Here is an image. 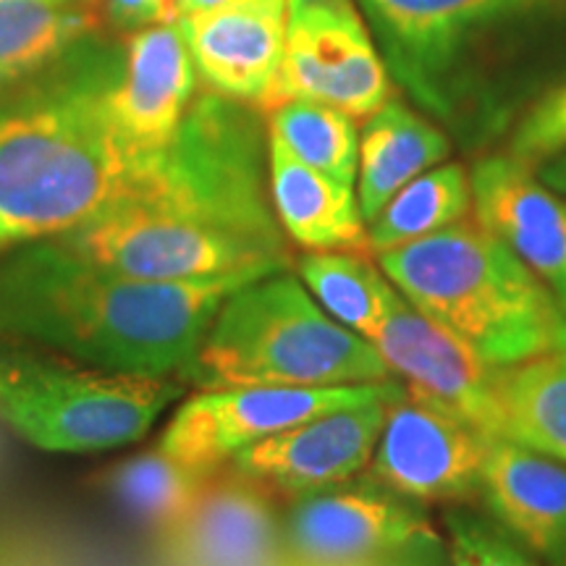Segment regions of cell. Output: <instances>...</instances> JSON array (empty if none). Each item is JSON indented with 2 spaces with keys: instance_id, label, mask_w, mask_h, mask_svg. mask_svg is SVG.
<instances>
[{
  "instance_id": "obj_1",
  "label": "cell",
  "mask_w": 566,
  "mask_h": 566,
  "mask_svg": "<svg viewBox=\"0 0 566 566\" xmlns=\"http://www.w3.org/2000/svg\"><path fill=\"white\" fill-rule=\"evenodd\" d=\"M90 263L145 281L292 268L265 179L263 132L242 101L208 92L116 202L55 237Z\"/></svg>"
},
{
  "instance_id": "obj_2",
  "label": "cell",
  "mask_w": 566,
  "mask_h": 566,
  "mask_svg": "<svg viewBox=\"0 0 566 566\" xmlns=\"http://www.w3.org/2000/svg\"><path fill=\"white\" fill-rule=\"evenodd\" d=\"M263 275L145 281L45 239L0 254V342L111 373L184 380L221 304Z\"/></svg>"
},
{
  "instance_id": "obj_3",
  "label": "cell",
  "mask_w": 566,
  "mask_h": 566,
  "mask_svg": "<svg viewBox=\"0 0 566 566\" xmlns=\"http://www.w3.org/2000/svg\"><path fill=\"white\" fill-rule=\"evenodd\" d=\"M111 87L69 84L0 111V254L87 223L158 158L126 142Z\"/></svg>"
},
{
  "instance_id": "obj_4",
  "label": "cell",
  "mask_w": 566,
  "mask_h": 566,
  "mask_svg": "<svg viewBox=\"0 0 566 566\" xmlns=\"http://www.w3.org/2000/svg\"><path fill=\"white\" fill-rule=\"evenodd\" d=\"M386 279L488 365L514 367L566 349V313L504 242L478 221L378 254Z\"/></svg>"
},
{
  "instance_id": "obj_5",
  "label": "cell",
  "mask_w": 566,
  "mask_h": 566,
  "mask_svg": "<svg viewBox=\"0 0 566 566\" xmlns=\"http://www.w3.org/2000/svg\"><path fill=\"white\" fill-rule=\"evenodd\" d=\"M396 380L378 349L334 321L302 279L268 273L221 304L184 384L334 388Z\"/></svg>"
},
{
  "instance_id": "obj_6",
  "label": "cell",
  "mask_w": 566,
  "mask_h": 566,
  "mask_svg": "<svg viewBox=\"0 0 566 566\" xmlns=\"http://www.w3.org/2000/svg\"><path fill=\"white\" fill-rule=\"evenodd\" d=\"M184 386L0 342V417L48 454H103L137 443Z\"/></svg>"
},
{
  "instance_id": "obj_7",
  "label": "cell",
  "mask_w": 566,
  "mask_h": 566,
  "mask_svg": "<svg viewBox=\"0 0 566 566\" xmlns=\"http://www.w3.org/2000/svg\"><path fill=\"white\" fill-rule=\"evenodd\" d=\"M289 101L334 105L370 118L391 101V80L354 0H286V45L260 108Z\"/></svg>"
},
{
  "instance_id": "obj_8",
  "label": "cell",
  "mask_w": 566,
  "mask_h": 566,
  "mask_svg": "<svg viewBox=\"0 0 566 566\" xmlns=\"http://www.w3.org/2000/svg\"><path fill=\"white\" fill-rule=\"evenodd\" d=\"M399 388L396 380L334 388H202L168 420L158 449L197 470H218L239 451L325 412L363 405Z\"/></svg>"
},
{
  "instance_id": "obj_9",
  "label": "cell",
  "mask_w": 566,
  "mask_h": 566,
  "mask_svg": "<svg viewBox=\"0 0 566 566\" xmlns=\"http://www.w3.org/2000/svg\"><path fill=\"white\" fill-rule=\"evenodd\" d=\"M283 566H380L433 541L407 499L378 488L296 495L283 520Z\"/></svg>"
},
{
  "instance_id": "obj_10",
  "label": "cell",
  "mask_w": 566,
  "mask_h": 566,
  "mask_svg": "<svg viewBox=\"0 0 566 566\" xmlns=\"http://www.w3.org/2000/svg\"><path fill=\"white\" fill-rule=\"evenodd\" d=\"M373 346L409 396L504 441L499 396L504 367L488 365L472 346L417 310L399 289Z\"/></svg>"
},
{
  "instance_id": "obj_11",
  "label": "cell",
  "mask_w": 566,
  "mask_h": 566,
  "mask_svg": "<svg viewBox=\"0 0 566 566\" xmlns=\"http://www.w3.org/2000/svg\"><path fill=\"white\" fill-rule=\"evenodd\" d=\"M491 436L454 415L405 396L388 407L373 475L407 501H462L483 485Z\"/></svg>"
},
{
  "instance_id": "obj_12",
  "label": "cell",
  "mask_w": 566,
  "mask_h": 566,
  "mask_svg": "<svg viewBox=\"0 0 566 566\" xmlns=\"http://www.w3.org/2000/svg\"><path fill=\"white\" fill-rule=\"evenodd\" d=\"M399 396H405V386L363 405L313 417L239 451L226 464L271 488L273 493L294 499L321 488L342 485L370 464L388 407Z\"/></svg>"
},
{
  "instance_id": "obj_13",
  "label": "cell",
  "mask_w": 566,
  "mask_h": 566,
  "mask_svg": "<svg viewBox=\"0 0 566 566\" xmlns=\"http://www.w3.org/2000/svg\"><path fill=\"white\" fill-rule=\"evenodd\" d=\"M273 491L231 464L205 480L200 495L163 533L176 566H283V520Z\"/></svg>"
},
{
  "instance_id": "obj_14",
  "label": "cell",
  "mask_w": 566,
  "mask_h": 566,
  "mask_svg": "<svg viewBox=\"0 0 566 566\" xmlns=\"http://www.w3.org/2000/svg\"><path fill=\"white\" fill-rule=\"evenodd\" d=\"M470 184L475 221L535 273L566 313V197L512 155L480 160Z\"/></svg>"
},
{
  "instance_id": "obj_15",
  "label": "cell",
  "mask_w": 566,
  "mask_h": 566,
  "mask_svg": "<svg viewBox=\"0 0 566 566\" xmlns=\"http://www.w3.org/2000/svg\"><path fill=\"white\" fill-rule=\"evenodd\" d=\"M197 74L218 95L263 103L286 45V0H250L176 19Z\"/></svg>"
},
{
  "instance_id": "obj_16",
  "label": "cell",
  "mask_w": 566,
  "mask_h": 566,
  "mask_svg": "<svg viewBox=\"0 0 566 566\" xmlns=\"http://www.w3.org/2000/svg\"><path fill=\"white\" fill-rule=\"evenodd\" d=\"M195 74L192 53L176 21L134 34L122 82L108 95L113 122L134 150L153 158L171 145L192 105Z\"/></svg>"
},
{
  "instance_id": "obj_17",
  "label": "cell",
  "mask_w": 566,
  "mask_h": 566,
  "mask_svg": "<svg viewBox=\"0 0 566 566\" xmlns=\"http://www.w3.org/2000/svg\"><path fill=\"white\" fill-rule=\"evenodd\" d=\"M509 537L543 566H566V464L493 438L480 485Z\"/></svg>"
},
{
  "instance_id": "obj_18",
  "label": "cell",
  "mask_w": 566,
  "mask_h": 566,
  "mask_svg": "<svg viewBox=\"0 0 566 566\" xmlns=\"http://www.w3.org/2000/svg\"><path fill=\"white\" fill-rule=\"evenodd\" d=\"M384 34L394 66L417 97L438 103L436 76L459 42L485 21L537 6L535 0H363Z\"/></svg>"
},
{
  "instance_id": "obj_19",
  "label": "cell",
  "mask_w": 566,
  "mask_h": 566,
  "mask_svg": "<svg viewBox=\"0 0 566 566\" xmlns=\"http://www.w3.org/2000/svg\"><path fill=\"white\" fill-rule=\"evenodd\" d=\"M273 210L289 242L307 252H370L367 221L352 184L296 160L279 142H268Z\"/></svg>"
},
{
  "instance_id": "obj_20",
  "label": "cell",
  "mask_w": 566,
  "mask_h": 566,
  "mask_svg": "<svg viewBox=\"0 0 566 566\" xmlns=\"http://www.w3.org/2000/svg\"><path fill=\"white\" fill-rule=\"evenodd\" d=\"M449 139L405 103L388 101L359 134L357 200L367 223L417 176L449 158Z\"/></svg>"
},
{
  "instance_id": "obj_21",
  "label": "cell",
  "mask_w": 566,
  "mask_h": 566,
  "mask_svg": "<svg viewBox=\"0 0 566 566\" xmlns=\"http://www.w3.org/2000/svg\"><path fill=\"white\" fill-rule=\"evenodd\" d=\"M504 441L566 464V349L501 370Z\"/></svg>"
},
{
  "instance_id": "obj_22",
  "label": "cell",
  "mask_w": 566,
  "mask_h": 566,
  "mask_svg": "<svg viewBox=\"0 0 566 566\" xmlns=\"http://www.w3.org/2000/svg\"><path fill=\"white\" fill-rule=\"evenodd\" d=\"M307 292L344 328L373 344L396 286L363 252H307L296 263Z\"/></svg>"
},
{
  "instance_id": "obj_23",
  "label": "cell",
  "mask_w": 566,
  "mask_h": 566,
  "mask_svg": "<svg viewBox=\"0 0 566 566\" xmlns=\"http://www.w3.org/2000/svg\"><path fill=\"white\" fill-rule=\"evenodd\" d=\"M97 19L84 0H0V84L45 66Z\"/></svg>"
},
{
  "instance_id": "obj_24",
  "label": "cell",
  "mask_w": 566,
  "mask_h": 566,
  "mask_svg": "<svg viewBox=\"0 0 566 566\" xmlns=\"http://www.w3.org/2000/svg\"><path fill=\"white\" fill-rule=\"evenodd\" d=\"M472 210V184L459 163H446L424 171L399 189L384 210L367 223L370 252L378 258L396 247L415 242L464 221Z\"/></svg>"
},
{
  "instance_id": "obj_25",
  "label": "cell",
  "mask_w": 566,
  "mask_h": 566,
  "mask_svg": "<svg viewBox=\"0 0 566 566\" xmlns=\"http://www.w3.org/2000/svg\"><path fill=\"white\" fill-rule=\"evenodd\" d=\"M210 472L184 464L155 446L105 472L103 485L134 520L163 535L189 512Z\"/></svg>"
},
{
  "instance_id": "obj_26",
  "label": "cell",
  "mask_w": 566,
  "mask_h": 566,
  "mask_svg": "<svg viewBox=\"0 0 566 566\" xmlns=\"http://www.w3.org/2000/svg\"><path fill=\"white\" fill-rule=\"evenodd\" d=\"M271 139L296 160L334 179L357 181L359 134L349 113L315 101H289L271 111Z\"/></svg>"
},
{
  "instance_id": "obj_27",
  "label": "cell",
  "mask_w": 566,
  "mask_h": 566,
  "mask_svg": "<svg viewBox=\"0 0 566 566\" xmlns=\"http://www.w3.org/2000/svg\"><path fill=\"white\" fill-rule=\"evenodd\" d=\"M451 566H543L522 546L467 512H446Z\"/></svg>"
},
{
  "instance_id": "obj_28",
  "label": "cell",
  "mask_w": 566,
  "mask_h": 566,
  "mask_svg": "<svg viewBox=\"0 0 566 566\" xmlns=\"http://www.w3.org/2000/svg\"><path fill=\"white\" fill-rule=\"evenodd\" d=\"M566 147V84L541 97L512 137V158L525 166H541Z\"/></svg>"
},
{
  "instance_id": "obj_29",
  "label": "cell",
  "mask_w": 566,
  "mask_h": 566,
  "mask_svg": "<svg viewBox=\"0 0 566 566\" xmlns=\"http://www.w3.org/2000/svg\"><path fill=\"white\" fill-rule=\"evenodd\" d=\"M108 13L124 30L176 21L174 0H108Z\"/></svg>"
},
{
  "instance_id": "obj_30",
  "label": "cell",
  "mask_w": 566,
  "mask_h": 566,
  "mask_svg": "<svg viewBox=\"0 0 566 566\" xmlns=\"http://www.w3.org/2000/svg\"><path fill=\"white\" fill-rule=\"evenodd\" d=\"M239 3H250V0H174L176 19L192 17V13L229 9V6H239Z\"/></svg>"
},
{
  "instance_id": "obj_31",
  "label": "cell",
  "mask_w": 566,
  "mask_h": 566,
  "mask_svg": "<svg viewBox=\"0 0 566 566\" xmlns=\"http://www.w3.org/2000/svg\"><path fill=\"white\" fill-rule=\"evenodd\" d=\"M546 163L548 166H546V171H543V181H546L548 187L558 189L562 195H566V147Z\"/></svg>"
},
{
  "instance_id": "obj_32",
  "label": "cell",
  "mask_w": 566,
  "mask_h": 566,
  "mask_svg": "<svg viewBox=\"0 0 566 566\" xmlns=\"http://www.w3.org/2000/svg\"><path fill=\"white\" fill-rule=\"evenodd\" d=\"M537 6H543V3H566V0H535Z\"/></svg>"
}]
</instances>
